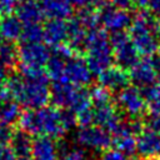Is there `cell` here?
I'll return each mask as SVG.
<instances>
[{"mask_svg":"<svg viewBox=\"0 0 160 160\" xmlns=\"http://www.w3.org/2000/svg\"><path fill=\"white\" fill-rule=\"evenodd\" d=\"M6 86L12 99L20 105L30 110L45 108L50 101V86L48 81H31L21 75H11Z\"/></svg>","mask_w":160,"mask_h":160,"instance_id":"cell-1","label":"cell"},{"mask_svg":"<svg viewBox=\"0 0 160 160\" xmlns=\"http://www.w3.org/2000/svg\"><path fill=\"white\" fill-rule=\"evenodd\" d=\"M84 51L86 52L85 60L91 74L99 75L112 66L114 55L109 35L105 29L96 28L88 31Z\"/></svg>","mask_w":160,"mask_h":160,"instance_id":"cell-2","label":"cell"},{"mask_svg":"<svg viewBox=\"0 0 160 160\" xmlns=\"http://www.w3.org/2000/svg\"><path fill=\"white\" fill-rule=\"evenodd\" d=\"M156 18L152 16L149 11L139 10L134 16L130 25V40L136 48L138 52L142 56L150 58L159 49V42L156 39L158 30Z\"/></svg>","mask_w":160,"mask_h":160,"instance_id":"cell-3","label":"cell"},{"mask_svg":"<svg viewBox=\"0 0 160 160\" xmlns=\"http://www.w3.org/2000/svg\"><path fill=\"white\" fill-rule=\"evenodd\" d=\"M110 45L112 49L114 61L116 62V66L130 70L134 65L138 64L140 60V54L138 52L136 48L130 40V36L126 31H116L112 32L109 36Z\"/></svg>","mask_w":160,"mask_h":160,"instance_id":"cell-4","label":"cell"},{"mask_svg":"<svg viewBox=\"0 0 160 160\" xmlns=\"http://www.w3.org/2000/svg\"><path fill=\"white\" fill-rule=\"evenodd\" d=\"M118 110L129 118V120H138L145 115L148 110L144 95L135 85H129L120 90L115 102Z\"/></svg>","mask_w":160,"mask_h":160,"instance_id":"cell-5","label":"cell"},{"mask_svg":"<svg viewBox=\"0 0 160 160\" xmlns=\"http://www.w3.org/2000/svg\"><path fill=\"white\" fill-rule=\"evenodd\" d=\"M99 21L108 31H125V29L130 28L132 18L131 15L121 8H118L108 1L101 2L99 8Z\"/></svg>","mask_w":160,"mask_h":160,"instance_id":"cell-6","label":"cell"},{"mask_svg":"<svg viewBox=\"0 0 160 160\" xmlns=\"http://www.w3.org/2000/svg\"><path fill=\"white\" fill-rule=\"evenodd\" d=\"M76 141L79 146L90 150H98V151H105L109 149L112 141L111 134L96 125H91L88 128H80V130L76 132Z\"/></svg>","mask_w":160,"mask_h":160,"instance_id":"cell-7","label":"cell"},{"mask_svg":"<svg viewBox=\"0 0 160 160\" xmlns=\"http://www.w3.org/2000/svg\"><path fill=\"white\" fill-rule=\"evenodd\" d=\"M38 111L40 135L49 136L51 139H61L66 130L64 129L60 119V110L55 106H45Z\"/></svg>","mask_w":160,"mask_h":160,"instance_id":"cell-8","label":"cell"},{"mask_svg":"<svg viewBox=\"0 0 160 160\" xmlns=\"http://www.w3.org/2000/svg\"><path fill=\"white\" fill-rule=\"evenodd\" d=\"M64 78L79 88H85L86 85L91 84L92 74L86 64L85 58L80 55H74L70 58L65 64Z\"/></svg>","mask_w":160,"mask_h":160,"instance_id":"cell-9","label":"cell"},{"mask_svg":"<svg viewBox=\"0 0 160 160\" xmlns=\"http://www.w3.org/2000/svg\"><path fill=\"white\" fill-rule=\"evenodd\" d=\"M19 54V64L44 68L50 58V50L42 42H32V44H21L18 49Z\"/></svg>","mask_w":160,"mask_h":160,"instance_id":"cell-10","label":"cell"},{"mask_svg":"<svg viewBox=\"0 0 160 160\" xmlns=\"http://www.w3.org/2000/svg\"><path fill=\"white\" fill-rule=\"evenodd\" d=\"M92 112H94V124L96 126H101L106 129L110 134L122 120L116 105L112 101L92 105Z\"/></svg>","mask_w":160,"mask_h":160,"instance_id":"cell-11","label":"cell"},{"mask_svg":"<svg viewBox=\"0 0 160 160\" xmlns=\"http://www.w3.org/2000/svg\"><path fill=\"white\" fill-rule=\"evenodd\" d=\"M129 76H130V81H132L136 88L144 89L154 85L159 75L154 66L152 60L146 58V59L139 60L138 64L130 69Z\"/></svg>","mask_w":160,"mask_h":160,"instance_id":"cell-12","label":"cell"},{"mask_svg":"<svg viewBox=\"0 0 160 160\" xmlns=\"http://www.w3.org/2000/svg\"><path fill=\"white\" fill-rule=\"evenodd\" d=\"M136 152L142 160H152L160 155V134L145 128L136 136Z\"/></svg>","mask_w":160,"mask_h":160,"instance_id":"cell-13","label":"cell"},{"mask_svg":"<svg viewBox=\"0 0 160 160\" xmlns=\"http://www.w3.org/2000/svg\"><path fill=\"white\" fill-rule=\"evenodd\" d=\"M99 85L109 90L110 92L120 91L124 88L129 86L130 76L129 72L119 66H110L109 69L104 70L101 74L98 75Z\"/></svg>","mask_w":160,"mask_h":160,"instance_id":"cell-14","label":"cell"},{"mask_svg":"<svg viewBox=\"0 0 160 160\" xmlns=\"http://www.w3.org/2000/svg\"><path fill=\"white\" fill-rule=\"evenodd\" d=\"M76 88L78 86L72 85L65 78L52 81L50 86V101L52 102V106L60 108V109L68 108Z\"/></svg>","mask_w":160,"mask_h":160,"instance_id":"cell-15","label":"cell"},{"mask_svg":"<svg viewBox=\"0 0 160 160\" xmlns=\"http://www.w3.org/2000/svg\"><path fill=\"white\" fill-rule=\"evenodd\" d=\"M32 136L22 130L14 131L10 149L16 160H32Z\"/></svg>","mask_w":160,"mask_h":160,"instance_id":"cell-16","label":"cell"},{"mask_svg":"<svg viewBox=\"0 0 160 160\" xmlns=\"http://www.w3.org/2000/svg\"><path fill=\"white\" fill-rule=\"evenodd\" d=\"M44 40L50 46H58L66 41L68 39V26L64 20L49 19L42 26Z\"/></svg>","mask_w":160,"mask_h":160,"instance_id":"cell-17","label":"cell"},{"mask_svg":"<svg viewBox=\"0 0 160 160\" xmlns=\"http://www.w3.org/2000/svg\"><path fill=\"white\" fill-rule=\"evenodd\" d=\"M58 145L54 139L39 135L32 141V160H58Z\"/></svg>","mask_w":160,"mask_h":160,"instance_id":"cell-18","label":"cell"},{"mask_svg":"<svg viewBox=\"0 0 160 160\" xmlns=\"http://www.w3.org/2000/svg\"><path fill=\"white\" fill-rule=\"evenodd\" d=\"M68 46L72 51H81L85 48V39L88 30L84 28V25L80 22V20L74 16L68 22Z\"/></svg>","mask_w":160,"mask_h":160,"instance_id":"cell-19","label":"cell"},{"mask_svg":"<svg viewBox=\"0 0 160 160\" xmlns=\"http://www.w3.org/2000/svg\"><path fill=\"white\" fill-rule=\"evenodd\" d=\"M40 6L44 16L49 19L65 20L72 14V6L69 0H44Z\"/></svg>","mask_w":160,"mask_h":160,"instance_id":"cell-20","label":"cell"},{"mask_svg":"<svg viewBox=\"0 0 160 160\" xmlns=\"http://www.w3.org/2000/svg\"><path fill=\"white\" fill-rule=\"evenodd\" d=\"M15 15L21 21L22 25L40 24V21L44 18L41 6L32 0H28L22 4H19L15 9Z\"/></svg>","mask_w":160,"mask_h":160,"instance_id":"cell-21","label":"cell"},{"mask_svg":"<svg viewBox=\"0 0 160 160\" xmlns=\"http://www.w3.org/2000/svg\"><path fill=\"white\" fill-rule=\"evenodd\" d=\"M21 31L22 24L16 15L9 14L0 19V36L4 39V41L14 42L16 40H20Z\"/></svg>","mask_w":160,"mask_h":160,"instance_id":"cell-22","label":"cell"},{"mask_svg":"<svg viewBox=\"0 0 160 160\" xmlns=\"http://www.w3.org/2000/svg\"><path fill=\"white\" fill-rule=\"evenodd\" d=\"M20 130L28 132L29 135H40V124H39V116L36 110L26 109L25 111H21L20 118L18 120Z\"/></svg>","mask_w":160,"mask_h":160,"instance_id":"cell-23","label":"cell"},{"mask_svg":"<svg viewBox=\"0 0 160 160\" xmlns=\"http://www.w3.org/2000/svg\"><path fill=\"white\" fill-rule=\"evenodd\" d=\"M21 110L20 105L15 100H9L0 104V125L11 126L18 122Z\"/></svg>","mask_w":160,"mask_h":160,"instance_id":"cell-24","label":"cell"},{"mask_svg":"<svg viewBox=\"0 0 160 160\" xmlns=\"http://www.w3.org/2000/svg\"><path fill=\"white\" fill-rule=\"evenodd\" d=\"M92 106L91 104V99L89 95V90H86L85 88H76V90L74 91L71 100L68 105V109H70L72 112H75L76 115L84 110H88Z\"/></svg>","mask_w":160,"mask_h":160,"instance_id":"cell-25","label":"cell"},{"mask_svg":"<svg viewBox=\"0 0 160 160\" xmlns=\"http://www.w3.org/2000/svg\"><path fill=\"white\" fill-rule=\"evenodd\" d=\"M58 145V160H88V152L81 146H71L60 139Z\"/></svg>","mask_w":160,"mask_h":160,"instance_id":"cell-26","label":"cell"},{"mask_svg":"<svg viewBox=\"0 0 160 160\" xmlns=\"http://www.w3.org/2000/svg\"><path fill=\"white\" fill-rule=\"evenodd\" d=\"M0 64L6 69H14L19 64L18 48L14 42L2 41L0 44Z\"/></svg>","mask_w":160,"mask_h":160,"instance_id":"cell-27","label":"cell"},{"mask_svg":"<svg viewBox=\"0 0 160 160\" xmlns=\"http://www.w3.org/2000/svg\"><path fill=\"white\" fill-rule=\"evenodd\" d=\"M140 90L144 95L148 110L151 114H160V84H154Z\"/></svg>","mask_w":160,"mask_h":160,"instance_id":"cell-28","label":"cell"},{"mask_svg":"<svg viewBox=\"0 0 160 160\" xmlns=\"http://www.w3.org/2000/svg\"><path fill=\"white\" fill-rule=\"evenodd\" d=\"M68 60L62 59L61 56L59 55H55V54H50V58L46 62V69H45V72L48 75V78H51L54 81L55 80H60L64 78V69H65V64H66Z\"/></svg>","mask_w":160,"mask_h":160,"instance_id":"cell-29","label":"cell"},{"mask_svg":"<svg viewBox=\"0 0 160 160\" xmlns=\"http://www.w3.org/2000/svg\"><path fill=\"white\" fill-rule=\"evenodd\" d=\"M44 40V31L40 24H28L22 25V31L20 36L21 44H32V42H41Z\"/></svg>","mask_w":160,"mask_h":160,"instance_id":"cell-30","label":"cell"},{"mask_svg":"<svg viewBox=\"0 0 160 160\" xmlns=\"http://www.w3.org/2000/svg\"><path fill=\"white\" fill-rule=\"evenodd\" d=\"M76 18L80 20V22L84 25V28L89 31L92 29L99 28V14L98 11H95L94 8H82L79 10Z\"/></svg>","mask_w":160,"mask_h":160,"instance_id":"cell-31","label":"cell"},{"mask_svg":"<svg viewBox=\"0 0 160 160\" xmlns=\"http://www.w3.org/2000/svg\"><path fill=\"white\" fill-rule=\"evenodd\" d=\"M89 95L91 99V104L92 105H99V104H105V102H110L112 101V96L111 92L109 90H106L105 88L98 85H92L89 90Z\"/></svg>","mask_w":160,"mask_h":160,"instance_id":"cell-32","label":"cell"},{"mask_svg":"<svg viewBox=\"0 0 160 160\" xmlns=\"http://www.w3.org/2000/svg\"><path fill=\"white\" fill-rule=\"evenodd\" d=\"M60 119H61V124L64 126V129L68 131L70 129H72L76 124H78V119H76V114L72 112L70 109L64 108L60 109Z\"/></svg>","mask_w":160,"mask_h":160,"instance_id":"cell-33","label":"cell"},{"mask_svg":"<svg viewBox=\"0 0 160 160\" xmlns=\"http://www.w3.org/2000/svg\"><path fill=\"white\" fill-rule=\"evenodd\" d=\"M78 119V124L80 125V128H88L94 125V112H92V106L88 110H84L81 112H79L76 115Z\"/></svg>","mask_w":160,"mask_h":160,"instance_id":"cell-34","label":"cell"},{"mask_svg":"<svg viewBox=\"0 0 160 160\" xmlns=\"http://www.w3.org/2000/svg\"><path fill=\"white\" fill-rule=\"evenodd\" d=\"M144 126L149 130H152L158 134H160V114H149L145 118Z\"/></svg>","mask_w":160,"mask_h":160,"instance_id":"cell-35","label":"cell"},{"mask_svg":"<svg viewBox=\"0 0 160 160\" xmlns=\"http://www.w3.org/2000/svg\"><path fill=\"white\" fill-rule=\"evenodd\" d=\"M12 135H14V130L11 126L0 125V149L8 148V145L11 141Z\"/></svg>","mask_w":160,"mask_h":160,"instance_id":"cell-36","label":"cell"},{"mask_svg":"<svg viewBox=\"0 0 160 160\" xmlns=\"http://www.w3.org/2000/svg\"><path fill=\"white\" fill-rule=\"evenodd\" d=\"M99 160H128V156H125L116 149H108L102 151Z\"/></svg>","mask_w":160,"mask_h":160,"instance_id":"cell-37","label":"cell"},{"mask_svg":"<svg viewBox=\"0 0 160 160\" xmlns=\"http://www.w3.org/2000/svg\"><path fill=\"white\" fill-rule=\"evenodd\" d=\"M15 2L12 0H0V16H5L11 14V11L14 10Z\"/></svg>","mask_w":160,"mask_h":160,"instance_id":"cell-38","label":"cell"},{"mask_svg":"<svg viewBox=\"0 0 160 160\" xmlns=\"http://www.w3.org/2000/svg\"><path fill=\"white\" fill-rule=\"evenodd\" d=\"M146 9L152 16L160 18V0H148Z\"/></svg>","mask_w":160,"mask_h":160,"instance_id":"cell-39","label":"cell"},{"mask_svg":"<svg viewBox=\"0 0 160 160\" xmlns=\"http://www.w3.org/2000/svg\"><path fill=\"white\" fill-rule=\"evenodd\" d=\"M70 2L82 9V8H95L101 2V0H70Z\"/></svg>","mask_w":160,"mask_h":160,"instance_id":"cell-40","label":"cell"},{"mask_svg":"<svg viewBox=\"0 0 160 160\" xmlns=\"http://www.w3.org/2000/svg\"><path fill=\"white\" fill-rule=\"evenodd\" d=\"M0 160H16L11 149L8 146V148H2L0 149Z\"/></svg>","mask_w":160,"mask_h":160,"instance_id":"cell-41","label":"cell"},{"mask_svg":"<svg viewBox=\"0 0 160 160\" xmlns=\"http://www.w3.org/2000/svg\"><path fill=\"white\" fill-rule=\"evenodd\" d=\"M8 79H9V76H8V69L4 65L0 64V86L6 85Z\"/></svg>","mask_w":160,"mask_h":160,"instance_id":"cell-42","label":"cell"},{"mask_svg":"<svg viewBox=\"0 0 160 160\" xmlns=\"http://www.w3.org/2000/svg\"><path fill=\"white\" fill-rule=\"evenodd\" d=\"M108 2H110L118 8H121V9H126L128 6H130L131 0H108Z\"/></svg>","mask_w":160,"mask_h":160,"instance_id":"cell-43","label":"cell"},{"mask_svg":"<svg viewBox=\"0 0 160 160\" xmlns=\"http://www.w3.org/2000/svg\"><path fill=\"white\" fill-rule=\"evenodd\" d=\"M131 4L136 6L139 10H144L148 5V0H131Z\"/></svg>","mask_w":160,"mask_h":160,"instance_id":"cell-44","label":"cell"},{"mask_svg":"<svg viewBox=\"0 0 160 160\" xmlns=\"http://www.w3.org/2000/svg\"><path fill=\"white\" fill-rule=\"evenodd\" d=\"M151 60H152L154 66H155V69H156V71H158V75L160 76V51H159V54H158L156 56H154V59H151Z\"/></svg>","mask_w":160,"mask_h":160,"instance_id":"cell-45","label":"cell"},{"mask_svg":"<svg viewBox=\"0 0 160 160\" xmlns=\"http://www.w3.org/2000/svg\"><path fill=\"white\" fill-rule=\"evenodd\" d=\"M156 39H158V42H159V45H160V24H159L158 30H156Z\"/></svg>","mask_w":160,"mask_h":160,"instance_id":"cell-46","label":"cell"},{"mask_svg":"<svg viewBox=\"0 0 160 160\" xmlns=\"http://www.w3.org/2000/svg\"><path fill=\"white\" fill-rule=\"evenodd\" d=\"M12 1L19 5V4H22V2H25V1H28V0H12Z\"/></svg>","mask_w":160,"mask_h":160,"instance_id":"cell-47","label":"cell"},{"mask_svg":"<svg viewBox=\"0 0 160 160\" xmlns=\"http://www.w3.org/2000/svg\"><path fill=\"white\" fill-rule=\"evenodd\" d=\"M32 1H35V2H38V1H40V2H42L44 0H32Z\"/></svg>","mask_w":160,"mask_h":160,"instance_id":"cell-48","label":"cell"},{"mask_svg":"<svg viewBox=\"0 0 160 160\" xmlns=\"http://www.w3.org/2000/svg\"><path fill=\"white\" fill-rule=\"evenodd\" d=\"M156 160H160V158H158V159H156Z\"/></svg>","mask_w":160,"mask_h":160,"instance_id":"cell-49","label":"cell"}]
</instances>
